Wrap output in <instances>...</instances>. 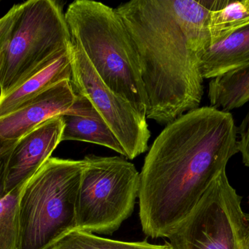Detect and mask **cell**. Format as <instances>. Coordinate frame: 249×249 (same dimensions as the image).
Masks as SVG:
<instances>
[{"label": "cell", "instance_id": "obj_1", "mask_svg": "<svg viewBox=\"0 0 249 249\" xmlns=\"http://www.w3.org/2000/svg\"><path fill=\"white\" fill-rule=\"evenodd\" d=\"M232 114L212 106L183 114L152 143L140 172L139 219L152 239L167 238L239 152Z\"/></svg>", "mask_w": 249, "mask_h": 249}, {"label": "cell", "instance_id": "obj_2", "mask_svg": "<svg viewBox=\"0 0 249 249\" xmlns=\"http://www.w3.org/2000/svg\"><path fill=\"white\" fill-rule=\"evenodd\" d=\"M115 10L139 57L146 119L167 126L199 108L204 79L167 0H132Z\"/></svg>", "mask_w": 249, "mask_h": 249}, {"label": "cell", "instance_id": "obj_3", "mask_svg": "<svg viewBox=\"0 0 249 249\" xmlns=\"http://www.w3.org/2000/svg\"><path fill=\"white\" fill-rule=\"evenodd\" d=\"M65 19L71 39L105 84L146 117L149 100L139 57L116 10L99 1L76 0L69 5Z\"/></svg>", "mask_w": 249, "mask_h": 249}, {"label": "cell", "instance_id": "obj_4", "mask_svg": "<svg viewBox=\"0 0 249 249\" xmlns=\"http://www.w3.org/2000/svg\"><path fill=\"white\" fill-rule=\"evenodd\" d=\"M83 160L51 157L23 186L18 203V249H52L76 230Z\"/></svg>", "mask_w": 249, "mask_h": 249}, {"label": "cell", "instance_id": "obj_5", "mask_svg": "<svg viewBox=\"0 0 249 249\" xmlns=\"http://www.w3.org/2000/svg\"><path fill=\"white\" fill-rule=\"evenodd\" d=\"M76 202V230L111 235L134 210L140 188V172L121 156L89 154Z\"/></svg>", "mask_w": 249, "mask_h": 249}, {"label": "cell", "instance_id": "obj_6", "mask_svg": "<svg viewBox=\"0 0 249 249\" xmlns=\"http://www.w3.org/2000/svg\"><path fill=\"white\" fill-rule=\"evenodd\" d=\"M71 39L65 13L53 0H30L20 11L0 70V96L21 84L67 50Z\"/></svg>", "mask_w": 249, "mask_h": 249}, {"label": "cell", "instance_id": "obj_7", "mask_svg": "<svg viewBox=\"0 0 249 249\" xmlns=\"http://www.w3.org/2000/svg\"><path fill=\"white\" fill-rule=\"evenodd\" d=\"M226 171L168 235L171 249H249V214Z\"/></svg>", "mask_w": 249, "mask_h": 249}, {"label": "cell", "instance_id": "obj_8", "mask_svg": "<svg viewBox=\"0 0 249 249\" xmlns=\"http://www.w3.org/2000/svg\"><path fill=\"white\" fill-rule=\"evenodd\" d=\"M70 50L72 64L70 81L76 95L90 102L121 143L127 159H134L146 152L151 136L146 117L105 84L73 39Z\"/></svg>", "mask_w": 249, "mask_h": 249}, {"label": "cell", "instance_id": "obj_9", "mask_svg": "<svg viewBox=\"0 0 249 249\" xmlns=\"http://www.w3.org/2000/svg\"><path fill=\"white\" fill-rule=\"evenodd\" d=\"M64 122L53 117L19 139L9 156L6 170V194L32 178L61 143Z\"/></svg>", "mask_w": 249, "mask_h": 249}, {"label": "cell", "instance_id": "obj_10", "mask_svg": "<svg viewBox=\"0 0 249 249\" xmlns=\"http://www.w3.org/2000/svg\"><path fill=\"white\" fill-rule=\"evenodd\" d=\"M77 99L70 80L55 83L0 118V141H18L46 120L68 114Z\"/></svg>", "mask_w": 249, "mask_h": 249}, {"label": "cell", "instance_id": "obj_11", "mask_svg": "<svg viewBox=\"0 0 249 249\" xmlns=\"http://www.w3.org/2000/svg\"><path fill=\"white\" fill-rule=\"evenodd\" d=\"M203 79H213L249 64V21L196 56Z\"/></svg>", "mask_w": 249, "mask_h": 249}, {"label": "cell", "instance_id": "obj_12", "mask_svg": "<svg viewBox=\"0 0 249 249\" xmlns=\"http://www.w3.org/2000/svg\"><path fill=\"white\" fill-rule=\"evenodd\" d=\"M70 47L21 84L0 96V118L16 111L55 83L64 80H71L72 64Z\"/></svg>", "mask_w": 249, "mask_h": 249}, {"label": "cell", "instance_id": "obj_13", "mask_svg": "<svg viewBox=\"0 0 249 249\" xmlns=\"http://www.w3.org/2000/svg\"><path fill=\"white\" fill-rule=\"evenodd\" d=\"M228 0H167L181 28L189 48L197 56L211 45V13L222 8Z\"/></svg>", "mask_w": 249, "mask_h": 249}, {"label": "cell", "instance_id": "obj_14", "mask_svg": "<svg viewBox=\"0 0 249 249\" xmlns=\"http://www.w3.org/2000/svg\"><path fill=\"white\" fill-rule=\"evenodd\" d=\"M64 122L61 141L75 140L100 145L125 157L121 143L107 124L95 111L88 115H61Z\"/></svg>", "mask_w": 249, "mask_h": 249}, {"label": "cell", "instance_id": "obj_15", "mask_svg": "<svg viewBox=\"0 0 249 249\" xmlns=\"http://www.w3.org/2000/svg\"><path fill=\"white\" fill-rule=\"evenodd\" d=\"M209 88L211 106L228 112L241 108L249 102V64L212 79Z\"/></svg>", "mask_w": 249, "mask_h": 249}, {"label": "cell", "instance_id": "obj_16", "mask_svg": "<svg viewBox=\"0 0 249 249\" xmlns=\"http://www.w3.org/2000/svg\"><path fill=\"white\" fill-rule=\"evenodd\" d=\"M165 243L159 245L147 241L124 242L102 238L85 231L74 230L58 241L52 249H171Z\"/></svg>", "mask_w": 249, "mask_h": 249}, {"label": "cell", "instance_id": "obj_17", "mask_svg": "<svg viewBox=\"0 0 249 249\" xmlns=\"http://www.w3.org/2000/svg\"><path fill=\"white\" fill-rule=\"evenodd\" d=\"M249 21V0L231 1L211 13V45L216 43Z\"/></svg>", "mask_w": 249, "mask_h": 249}, {"label": "cell", "instance_id": "obj_18", "mask_svg": "<svg viewBox=\"0 0 249 249\" xmlns=\"http://www.w3.org/2000/svg\"><path fill=\"white\" fill-rule=\"evenodd\" d=\"M24 184L0 200V249H18V203Z\"/></svg>", "mask_w": 249, "mask_h": 249}, {"label": "cell", "instance_id": "obj_19", "mask_svg": "<svg viewBox=\"0 0 249 249\" xmlns=\"http://www.w3.org/2000/svg\"><path fill=\"white\" fill-rule=\"evenodd\" d=\"M20 7V4H14L5 16L0 19V51H4L7 48Z\"/></svg>", "mask_w": 249, "mask_h": 249}, {"label": "cell", "instance_id": "obj_20", "mask_svg": "<svg viewBox=\"0 0 249 249\" xmlns=\"http://www.w3.org/2000/svg\"><path fill=\"white\" fill-rule=\"evenodd\" d=\"M16 142L0 141V200L6 194L5 178L7 161Z\"/></svg>", "mask_w": 249, "mask_h": 249}, {"label": "cell", "instance_id": "obj_21", "mask_svg": "<svg viewBox=\"0 0 249 249\" xmlns=\"http://www.w3.org/2000/svg\"><path fill=\"white\" fill-rule=\"evenodd\" d=\"M238 133L241 135L238 140L239 152L242 154L243 162L246 166L249 167V111L239 127Z\"/></svg>", "mask_w": 249, "mask_h": 249}, {"label": "cell", "instance_id": "obj_22", "mask_svg": "<svg viewBox=\"0 0 249 249\" xmlns=\"http://www.w3.org/2000/svg\"><path fill=\"white\" fill-rule=\"evenodd\" d=\"M3 53L4 51H0V70H1V64H2Z\"/></svg>", "mask_w": 249, "mask_h": 249}, {"label": "cell", "instance_id": "obj_23", "mask_svg": "<svg viewBox=\"0 0 249 249\" xmlns=\"http://www.w3.org/2000/svg\"></svg>", "mask_w": 249, "mask_h": 249}]
</instances>
